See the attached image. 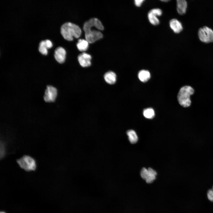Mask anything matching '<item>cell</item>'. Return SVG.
I'll use <instances>...</instances> for the list:
<instances>
[{"label":"cell","mask_w":213,"mask_h":213,"mask_svg":"<svg viewBox=\"0 0 213 213\" xmlns=\"http://www.w3.org/2000/svg\"><path fill=\"white\" fill-rule=\"evenodd\" d=\"M81 30L78 25L70 22L63 24L61 27V33L66 40L71 41L73 37L78 38L81 34Z\"/></svg>","instance_id":"cell-1"},{"label":"cell","mask_w":213,"mask_h":213,"mask_svg":"<svg viewBox=\"0 0 213 213\" xmlns=\"http://www.w3.org/2000/svg\"><path fill=\"white\" fill-rule=\"evenodd\" d=\"M194 92V89L190 86L185 85L181 88L177 97L180 105L184 107L189 106L191 104L190 96L193 94Z\"/></svg>","instance_id":"cell-2"},{"label":"cell","mask_w":213,"mask_h":213,"mask_svg":"<svg viewBox=\"0 0 213 213\" xmlns=\"http://www.w3.org/2000/svg\"><path fill=\"white\" fill-rule=\"evenodd\" d=\"M16 162L21 169L27 172L35 171L37 168L36 160L29 155H24Z\"/></svg>","instance_id":"cell-3"},{"label":"cell","mask_w":213,"mask_h":213,"mask_svg":"<svg viewBox=\"0 0 213 213\" xmlns=\"http://www.w3.org/2000/svg\"><path fill=\"white\" fill-rule=\"evenodd\" d=\"M83 30L85 33V40L89 43H93L103 37V35L101 32L94 29L92 30L85 22L83 25Z\"/></svg>","instance_id":"cell-4"},{"label":"cell","mask_w":213,"mask_h":213,"mask_svg":"<svg viewBox=\"0 0 213 213\" xmlns=\"http://www.w3.org/2000/svg\"><path fill=\"white\" fill-rule=\"evenodd\" d=\"M198 35L200 40L203 43H208L213 42V30L206 26L199 29Z\"/></svg>","instance_id":"cell-5"},{"label":"cell","mask_w":213,"mask_h":213,"mask_svg":"<svg viewBox=\"0 0 213 213\" xmlns=\"http://www.w3.org/2000/svg\"><path fill=\"white\" fill-rule=\"evenodd\" d=\"M57 95V90L54 87L48 85L46 89L44 99L47 102H54L56 99Z\"/></svg>","instance_id":"cell-6"},{"label":"cell","mask_w":213,"mask_h":213,"mask_svg":"<svg viewBox=\"0 0 213 213\" xmlns=\"http://www.w3.org/2000/svg\"><path fill=\"white\" fill-rule=\"evenodd\" d=\"M78 60L80 65L83 67H87L91 64V56L85 52H83L78 55Z\"/></svg>","instance_id":"cell-7"},{"label":"cell","mask_w":213,"mask_h":213,"mask_svg":"<svg viewBox=\"0 0 213 213\" xmlns=\"http://www.w3.org/2000/svg\"><path fill=\"white\" fill-rule=\"evenodd\" d=\"M66 52L65 49L62 47H57L54 51V57L56 60L59 63H63L65 60Z\"/></svg>","instance_id":"cell-8"},{"label":"cell","mask_w":213,"mask_h":213,"mask_svg":"<svg viewBox=\"0 0 213 213\" xmlns=\"http://www.w3.org/2000/svg\"><path fill=\"white\" fill-rule=\"evenodd\" d=\"M169 25L171 29L176 33H178L183 30V27L181 22L175 18L172 19L169 22Z\"/></svg>","instance_id":"cell-9"},{"label":"cell","mask_w":213,"mask_h":213,"mask_svg":"<svg viewBox=\"0 0 213 213\" xmlns=\"http://www.w3.org/2000/svg\"><path fill=\"white\" fill-rule=\"evenodd\" d=\"M187 4L185 0H177V10L180 15L185 14L186 12Z\"/></svg>","instance_id":"cell-10"},{"label":"cell","mask_w":213,"mask_h":213,"mask_svg":"<svg viewBox=\"0 0 213 213\" xmlns=\"http://www.w3.org/2000/svg\"><path fill=\"white\" fill-rule=\"evenodd\" d=\"M104 77L106 82L109 84H113L116 81V75L112 71H109L105 73Z\"/></svg>","instance_id":"cell-11"},{"label":"cell","mask_w":213,"mask_h":213,"mask_svg":"<svg viewBox=\"0 0 213 213\" xmlns=\"http://www.w3.org/2000/svg\"><path fill=\"white\" fill-rule=\"evenodd\" d=\"M89 43L85 39H79L78 40L76 46L79 51H86L88 49Z\"/></svg>","instance_id":"cell-12"},{"label":"cell","mask_w":213,"mask_h":213,"mask_svg":"<svg viewBox=\"0 0 213 213\" xmlns=\"http://www.w3.org/2000/svg\"><path fill=\"white\" fill-rule=\"evenodd\" d=\"M138 76L139 80L143 82H147L150 78L149 72L145 70H140L138 73Z\"/></svg>","instance_id":"cell-13"},{"label":"cell","mask_w":213,"mask_h":213,"mask_svg":"<svg viewBox=\"0 0 213 213\" xmlns=\"http://www.w3.org/2000/svg\"><path fill=\"white\" fill-rule=\"evenodd\" d=\"M129 140L132 144L136 143L138 141V137L135 132L132 130H128L127 132Z\"/></svg>","instance_id":"cell-14"},{"label":"cell","mask_w":213,"mask_h":213,"mask_svg":"<svg viewBox=\"0 0 213 213\" xmlns=\"http://www.w3.org/2000/svg\"><path fill=\"white\" fill-rule=\"evenodd\" d=\"M149 175L148 178L146 180V182L148 183H151L155 179L157 175L156 172L151 168H149L148 169Z\"/></svg>","instance_id":"cell-15"},{"label":"cell","mask_w":213,"mask_h":213,"mask_svg":"<svg viewBox=\"0 0 213 213\" xmlns=\"http://www.w3.org/2000/svg\"><path fill=\"white\" fill-rule=\"evenodd\" d=\"M148 18L150 22L154 25L159 24V21L157 16L149 11L148 13Z\"/></svg>","instance_id":"cell-16"},{"label":"cell","mask_w":213,"mask_h":213,"mask_svg":"<svg viewBox=\"0 0 213 213\" xmlns=\"http://www.w3.org/2000/svg\"><path fill=\"white\" fill-rule=\"evenodd\" d=\"M143 114L144 117L148 119H152L155 115L154 111L151 108H148L144 109Z\"/></svg>","instance_id":"cell-17"},{"label":"cell","mask_w":213,"mask_h":213,"mask_svg":"<svg viewBox=\"0 0 213 213\" xmlns=\"http://www.w3.org/2000/svg\"><path fill=\"white\" fill-rule=\"evenodd\" d=\"M39 51L42 54L46 55L48 54L47 48L46 45L44 40L41 41L39 44Z\"/></svg>","instance_id":"cell-18"},{"label":"cell","mask_w":213,"mask_h":213,"mask_svg":"<svg viewBox=\"0 0 213 213\" xmlns=\"http://www.w3.org/2000/svg\"><path fill=\"white\" fill-rule=\"evenodd\" d=\"M140 175L141 178L144 180H146L149 175L148 170L145 168H143L141 171Z\"/></svg>","instance_id":"cell-19"},{"label":"cell","mask_w":213,"mask_h":213,"mask_svg":"<svg viewBox=\"0 0 213 213\" xmlns=\"http://www.w3.org/2000/svg\"><path fill=\"white\" fill-rule=\"evenodd\" d=\"M149 12L157 16H160L162 15V10L159 8H154L150 10Z\"/></svg>","instance_id":"cell-20"},{"label":"cell","mask_w":213,"mask_h":213,"mask_svg":"<svg viewBox=\"0 0 213 213\" xmlns=\"http://www.w3.org/2000/svg\"><path fill=\"white\" fill-rule=\"evenodd\" d=\"M207 196L208 199L211 201H213V190L209 189L207 193Z\"/></svg>","instance_id":"cell-21"},{"label":"cell","mask_w":213,"mask_h":213,"mask_svg":"<svg viewBox=\"0 0 213 213\" xmlns=\"http://www.w3.org/2000/svg\"><path fill=\"white\" fill-rule=\"evenodd\" d=\"M44 41L47 49L50 48L52 47V43L50 40L46 39L44 40Z\"/></svg>","instance_id":"cell-22"},{"label":"cell","mask_w":213,"mask_h":213,"mask_svg":"<svg viewBox=\"0 0 213 213\" xmlns=\"http://www.w3.org/2000/svg\"><path fill=\"white\" fill-rule=\"evenodd\" d=\"M144 1V0H135V4L137 7H140Z\"/></svg>","instance_id":"cell-23"},{"label":"cell","mask_w":213,"mask_h":213,"mask_svg":"<svg viewBox=\"0 0 213 213\" xmlns=\"http://www.w3.org/2000/svg\"><path fill=\"white\" fill-rule=\"evenodd\" d=\"M162 1L164 2H167L169 1V0H161Z\"/></svg>","instance_id":"cell-24"},{"label":"cell","mask_w":213,"mask_h":213,"mask_svg":"<svg viewBox=\"0 0 213 213\" xmlns=\"http://www.w3.org/2000/svg\"><path fill=\"white\" fill-rule=\"evenodd\" d=\"M0 213H6L5 212H3V211H1L0 212Z\"/></svg>","instance_id":"cell-25"},{"label":"cell","mask_w":213,"mask_h":213,"mask_svg":"<svg viewBox=\"0 0 213 213\" xmlns=\"http://www.w3.org/2000/svg\"><path fill=\"white\" fill-rule=\"evenodd\" d=\"M212 189L213 190V187H212Z\"/></svg>","instance_id":"cell-26"}]
</instances>
